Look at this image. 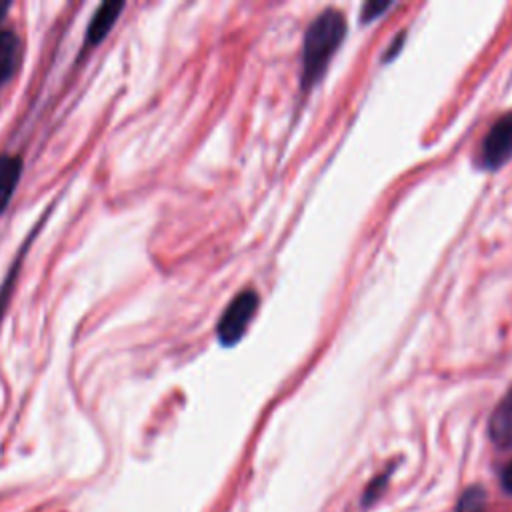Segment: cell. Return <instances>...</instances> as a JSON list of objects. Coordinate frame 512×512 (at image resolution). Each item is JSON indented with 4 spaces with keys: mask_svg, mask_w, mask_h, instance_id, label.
<instances>
[{
    "mask_svg": "<svg viewBox=\"0 0 512 512\" xmlns=\"http://www.w3.org/2000/svg\"><path fill=\"white\" fill-rule=\"evenodd\" d=\"M344 34H346V20L334 8L320 12L314 18V22L308 26L304 36V58H302L304 88L314 86L322 78L330 58L342 44Z\"/></svg>",
    "mask_w": 512,
    "mask_h": 512,
    "instance_id": "6da1fadb",
    "label": "cell"
},
{
    "mask_svg": "<svg viewBox=\"0 0 512 512\" xmlns=\"http://www.w3.org/2000/svg\"><path fill=\"white\" fill-rule=\"evenodd\" d=\"M258 302H260L258 294L250 288L242 290L232 298V302L226 306L216 326V336L222 346H234L244 336L250 320L258 310Z\"/></svg>",
    "mask_w": 512,
    "mask_h": 512,
    "instance_id": "7a4b0ae2",
    "label": "cell"
},
{
    "mask_svg": "<svg viewBox=\"0 0 512 512\" xmlns=\"http://www.w3.org/2000/svg\"><path fill=\"white\" fill-rule=\"evenodd\" d=\"M512 158V112L500 116L488 130L480 146V164L498 170Z\"/></svg>",
    "mask_w": 512,
    "mask_h": 512,
    "instance_id": "3957f363",
    "label": "cell"
},
{
    "mask_svg": "<svg viewBox=\"0 0 512 512\" xmlns=\"http://www.w3.org/2000/svg\"><path fill=\"white\" fill-rule=\"evenodd\" d=\"M10 4H0V86H4L18 70L22 60V42L12 28H4V16Z\"/></svg>",
    "mask_w": 512,
    "mask_h": 512,
    "instance_id": "277c9868",
    "label": "cell"
},
{
    "mask_svg": "<svg viewBox=\"0 0 512 512\" xmlns=\"http://www.w3.org/2000/svg\"><path fill=\"white\" fill-rule=\"evenodd\" d=\"M124 2H102L98 6V10L94 12L88 28H86V40H84V48L96 46L100 44L106 34L110 32V28L114 26V22L118 20L120 12L124 10Z\"/></svg>",
    "mask_w": 512,
    "mask_h": 512,
    "instance_id": "5b68a950",
    "label": "cell"
},
{
    "mask_svg": "<svg viewBox=\"0 0 512 512\" xmlns=\"http://www.w3.org/2000/svg\"><path fill=\"white\" fill-rule=\"evenodd\" d=\"M22 174V158L14 154H0V214L10 204Z\"/></svg>",
    "mask_w": 512,
    "mask_h": 512,
    "instance_id": "8992f818",
    "label": "cell"
},
{
    "mask_svg": "<svg viewBox=\"0 0 512 512\" xmlns=\"http://www.w3.org/2000/svg\"><path fill=\"white\" fill-rule=\"evenodd\" d=\"M484 504H486V496L482 490L478 488H470L458 504V512H484Z\"/></svg>",
    "mask_w": 512,
    "mask_h": 512,
    "instance_id": "52a82bcc",
    "label": "cell"
},
{
    "mask_svg": "<svg viewBox=\"0 0 512 512\" xmlns=\"http://www.w3.org/2000/svg\"><path fill=\"white\" fill-rule=\"evenodd\" d=\"M16 274H18V264H16V268H12V270L6 274L4 284H2V288H0V318H2L4 310H6L8 300H10V294H12V288H14V278H16ZM0 322H2V320H0Z\"/></svg>",
    "mask_w": 512,
    "mask_h": 512,
    "instance_id": "ba28073f",
    "label": "cell"
},
{
    "mask_svg": "<svg viewBox=\"0 0 512 512\" xmlns=\"http://www.w3.org/2000/svg\"><path fill=\"white\" fill-rule=\"evenodd\" d=\"M388 8H390V2H366L362 10V20L370 22L372 18H378Z\"/></svg>",
    "mask_w": 512,
    "mask_h": 512,
    "instance_id": "9c48e42d",
    "label": "cell"
},
{
    "mask_svg": "<svg viewBox=\"0 0 512 512\" xmlns=\"http://www.w3.org/2000/svg\"><path fill=\"white\" fill-rule=\"evenodd\" d=\"M502 486L512 494V462L502 472Z\"/></svg>",
    "mask_w": 512,
    "mask_h": 512,
    "instance_id": "30bf717a",
    "label": "cell"
},
{
    "mask_svg": "<svg viewBox=\"0 0 512 512\" xmlns=\"http://www.w3.org/2000/svg\"><path fill=\"white\" fill-rule=\"evenodd\" d=\"M402 40H404V34H400V36H398V38H396V42H394V46H392V44H390V48H388V52H386V56H384V58H386V60H388V58H390V56H394V54H396V52H398V46H400V44H402Z\"/></svg>",
    "mask_w": 512,
    "mask_h": 512,
    "instance_id": "8fae6325",
    "label": "cell"
}]
</instances>
